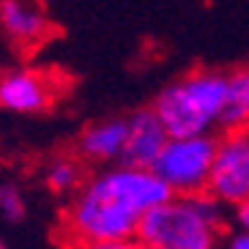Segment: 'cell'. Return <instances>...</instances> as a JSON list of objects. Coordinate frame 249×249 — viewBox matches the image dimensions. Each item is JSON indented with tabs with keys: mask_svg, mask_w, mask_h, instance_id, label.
Segmentation results:
<instances>
[{
	"mask_svg": "<svg viewBox=\"0 0 249 249\" xmlns=\"http://www.w3.org/2000/svg\"><path fill=\"white\" fill-rule=\"evenodd\" d=\"M225 249H249V230H235V233L227 235L225 241Z\"/></svg>",
	"mask_w": 249,
	"mask_h": 249,
	"instance_id": "obj_13",
	"label": "cell"
},
{
	"mask_svg": "<svg viewBox=\"0 0 249 249\" xmlns=\"http://www.w3.org/2000/svg\"><path fill=\"white\" fill-rule=\"evenodd\" d=\"M44 183H47V189L55 192V195H71V192H77L82 183L80 159H74V156H58V159H52L50 167H47Z\"/></svg>",
	"mask_w": 249,
	"mask_h": 249,
	"instance_id": "obj_11",
	"label": "cell"
},
{
	"mask_svg": "<svg viewBox=\"0 0 249 249\" xmlns=\"http://www.w3.org/2000/svg\"><path fill=\"white\" fill-rule=\"evenodd\" d=\"M213 148H216L213 134L167 137L151 170L167 183L170 195H200L208 183Z\"/></svg>",
	"mask_w": 249,
	"mask_h": 249,
	"instance_id": "obj_4",
	"label": "cell"
},
{
	"mask_svg": "<svg viewBox=\"0 0 249 249\" xmlns=\"http://www.w3.org/2000/svg\"><path fill=\"white\" fill-rule=\"evenodd\" d=\"M205 192L225 208H238L249 200V129L216 137Z\"/></svg>",
	"mask_w": 249,
	"mask_h": 249,
	"instance_id": "obj_5",
	"label": "cell"
},
{
	"mask_svg": "<svg viewBox=\"0 0 249 249\" xmlns=\"http://www.w3.org/2000/svg\"><path fill=\"white\" fill-rule=\"evenodd\" d=\"M52 102L50 82L33 69H11L0 74V107L19 115L47 110Z\"/></svg>",
	"mask_w": 249,
	"mask_h": 249,
	"instance_id": "obj_7",
	"label": "cell"
},
{
	"mask_svg": "<svg viewBox=\"0 0 249 249\" xmlns=\"http://www.w3.org/2000/svg\"><path fill=\"white\" fill-rule=\"evenodd\" d=\"M233 211H235V225L241 227V230H249V200L241 203L238 208H233Z\"/></svg>",
	"mask_w": 249,
	"mask_h": 249,
	"instance_id": "obj_14",
	"label": "cell"
},
{
	"mask_svg": "<svg viewBox=\"0 0 249 249\" xmlns=\"http://www.w3.org/2000/svg\"><path fill=\"white\" fill-rule=\"evenodd\" d=\"M80 249H137L134 241H118V244H85Z\"/></svg>",
	"mask_w": 249,
	"mask_h": 249,
	"instance_id": "obj_15",
	"label": "cell"
},
{
	"mask_svg": "<svg viewBox=\"0 0 249 249\" xmlns=\"http://www.w3.org/2000/svg\"><path fill=\"white\" fill-rule=\"evenodd\" d=\"M167 197V183L151 167L110 164L80 183L66 208L63 227L80 247L134 241L142 213Z\"/></svg>",
	"mask_w": 249,
	"mask_h": 249,
	"instance_id": "obj_1",
	"label": "cell"
},
{
	"mask_svg": "<svg viewBox=\"0 0 249 249\" xmlns=\"http://www.w3.org/2000/svg\"><path fill=\"white\" fill-rule=\"evenodd\" d=\"M36 6H52V0H33Z\"/></svg>",
	"mask_w": 249,
	"mask_h": 249,
	"instance_id": "obj_16",
	"label": "cell"
},
{
	"mask_svg": "<svg viewBox=\"0 0 249 249\" xmlns=\"http://www.w3.org/2000/svg\"><path fill=\"white\" fill-rule=\"evenodd\" d=\"M126 142V118H102L93 121L77 137V154L88 164H118Z\"/></svg>",
	"mask_w": 249,
	"mask_h": 249,
	"instance_id": "obj_8",
	"label": "cell"
},
{
	"mask_svg": "<svg viewBox=\"0 0 249 249\" xmlns=\"http://www.w3.org/2000/svg\"><path fill=\"white\" fill-rule=\"evenodd\" d=\"M0 249H8V247H6V244H3V238H0Z\"/></svg>",
	"mask_w": 249,
	"mask_h": 249,
	"instance_id": "obj_17",
	"label": "cell"
},
{
	"mask_svg": "<svg viewBox=\"0 0 249 249\" xmlns=\"http://www.w3.org/2000/svg\"><path fill=\"white\" fill-rule=\"evenodd\" d=\"M0 216L6 222H11V225H19L28 216L25 192L11 181H0Z\"/></svg>",
	"mask_w": 249,
	"mask_h": 249,
	"instance_id": "obj_12",
	"label": "cell"
},
{
	"mask_svg": "<svg viewBox=\"0 0 249 249\" xmlns=\"http://www.w3.org/2000/svg\"><path fill=\"white\" fill-rule=\"evenodd\" d=\"M167 142V132L161 126L159 115L151 107L134 110L126 118V142L121 151L118 164H129V167H151L159 151Z\"/></svg>",
	"mask_w": 249,
	"mask_h": 249,
	"instance_id": "obj_6",
	"label": "cell"
},
{
	"mask_svg": "<svg viewBox=\"0 0 249 249\" xmlns=\"http://www.w3.org/2000/svg\"><path fill=\"white\" fill-rule=\"evenodd\" d=\"M0 28L22 47L36 44L50 33L44 11L33 0H0Z\"/></svg>",
	"mask_w": 249,
	"mask_h": 249,
	"instance_id": "obj_9",
	"label": "cell"
},
{
	"mask_svg": "<svg viewBox=\"0 0 249 249\" xmlns=\"http://www.w3.org/2000/svg\"><path fill=\"white\" fill-rule=\"evenodd\" d=\"M219 129H249V66L225 74V110L219 118Z\"/></svg>",
	"mask_w": 249,
	"mask_h": 249,
	"instance_id": "obj_10",
	"label": "cell"
},
{
	"mask_svg": "<svg viewBox=\"0 0 249 249\" xmlns=\"http://www.w3.org/2000/svg\"><path fill=\"white\" fill-rule=\"evenodd\" d=\"M151 110L159 115L167 137L213 134L225 110V74L192 71L170 82L154 99Z\"/></svg>",
	"mask_w": 249,
	"mask_h": 249,
	"instance_id": "obj_3",
	"label": "cell"
},
{
	"mask_svg": "<svg viewBox=\"0 0 249 249\" xmlns=\"http://www.w3.org/2000/svg\"><path fill=\"white\" fill-rule=\"evenodd\" d=\"M225 205L208 192L170 195L142 213L134 233L137 249H216L225 230Z\"/></svg>",
	"mask_w": 249,
	"mask_h": 249,
	"instance_id": "obj_2",
	"label": "cell"
}]
</instances>
